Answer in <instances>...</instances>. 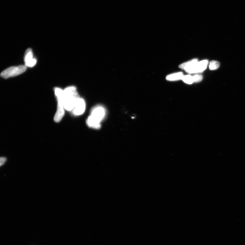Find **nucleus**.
Wrapping results in <instances>:
<instances>
[{
	"instance_id": "1",
	"label": "nucleus",
	"mask_w": 245,
	"mask_h": 245,
	"mask_svg": "<svg viewBox=\"0 0 245 245\" xmlns=\"http://www.w3.org/2000/svg\"><path fill=\"white\" fill-rule=\"evenodd\" d=\"M79 98L76 87L70 86L64 90L63 99L65 109L69 111H72Z\"/></svg>"
},
{
	"instance_id": "2",
	"label": "nucleus",
	"mask_w": 245,
	"mask_h": 245,
	"mask_svg": "<svg viewBox=\"0 0 245 245\" xmlns=\"http://www.w3.org/2000/svg\"><path fill=\"white\" fill-rule=\"evenodd\" d=\"M105 111L103 107L97 106L93 109L91 115L88 118L87 123L90 127L95 129L101 128L100 122L104 119Z\"/></svg>"
},
{
	"instance_id": "3",
	"label": "nucleus",
	"mask_w": 245,
	"mask_h": 245,
	"mask_svg": "<svg viewBox=\"0 0 245 245\" xmlns=\"http://www.w3.org/2000/svg\"><path fill=\"white\" fill-rule=\"evenodd\" d=\"M55 93L57 98L58 104L57 110L54 117V120L56 122H59L62 120L65 115V109L63 99L64 90L59 88H55Z\"/></svg>"
},
{
	"instance_id": "4",
	"label": "nucleus",
	"mask_w": 245,
	"mask_h": 245,
	"mask_svg": "<svg viewBox=\"0 0 245 245\" xmlns=\"http://www.w3.org/2000/svg\"><path fill=\"white\" fill-rule=\"evenodd\" d=\"M26 69L27 66L25 65L10 67L3 71L1 76L3 78L7 79L19 76L24 73Z\"/></svg>"
},
{
	"instance_id": "5",
	"label": "nucleus",
	"mask_w": 245,
	"mask_h": 245,
	"mask_svg": "<svg viewBox=\"0 0 245 245\" xmlns=\"http://www.w3.org/2000/svg\"><path fill=\"white\" fill-rule=\"evenodd\" d=\"M208 64L207 60H204L197 62L192 68L187 72L190 74L199 73L203 72L207 68Z\"/></svg>"
},
{
	"instance_id": "6",
	"label": "nucleus",
	"mask_w": 245,
	"mask_h": 245,
	"mask_svg": "<svg viewBox=\"0 0 245 245\" xmlns=\"http://www.w3.org/2000/svg\"><path fill=\"white\" fill-rule=\"evenodd\" d=\"M24 62L26 66L33 67L36 65L37 60L34 58L32 50L30 49L27 50L25 54Z\"/></svg>"
},
{
	"instance_id": "7",
	"label": "nucleus",
	"mask_w": 245,
	"mask_h": 245,
	"mask_svg": "<svg viewBox=\"0 0 245 245\" xmlns=\"http://www.w3.org/2000/svg\"><path fill=\"white\" fill-rule=\"evenodd\" d=\"M86 108V104L82 98H79L72 111L75 115L80 116L83 113Z\"/></svg>"
},
{
	"instance_id": "8",
	"label": "nucleus",
	"mask_w": 245,
	"mask_h": 245,
	"mask_svg": "<svg viewBox=\"0 0 245 245\" xmlns=\"http://www.w3.org/2000/svg\"><path fill=\"white\" fill-rule=\"evenodd\" d=\"M197 62H198V60L197 59H194L190 61L181 64L180 65L179 67L180 69L185 70L187 72L188 70L192 68L193 66Z\"/></svg>"
},
{
	"instance_id": "9",
	"label": "nucleus",
	"mask_w": 245,
	"mask_h": 245,
	"mask_svg": "<svg viewBox=\"0 0 245 245\" xmlns=\"http://www.w3.org/2000/svg\"><path fill=\"white\" fill-rule=\"evenodd\" d=\"M184 75L182 72H178L169 75L166 77L168 81H178L182 79Z\"/></svg>"
},
{
	"instance_id": "10",
	"label": "nucleus",
	"mask_w": 245,
	"mask_h": 245,
	"mask_svg": "<svg viewBox=\"0 0 245 245\" xmlns=\"http://www.w3.org/2000/svg\"><path fill=\"white\" fill-rule=\"evenodd\" d=\"M220 63L217 61L213 60L210 62L209 65V68L211 70H215L219 68Z\"/></svg>"
},
{
	"instance_id": "11",
	"label": "nucleus",
	"mask_w": 245,
	"mask_h": 245,
	"mask_svg": "<svg viewBox=\"0 0 245 245\" xmlns=\"http://www.w3.org/2000/svg\"><path fill=\"white\" fill-rule=\"evenodd\" d=\"M182 80L185 83L188 84H191L194 82L193 77L190 75L184 76Z\"/></svg>"
},
{
	"instance_id": "12",
	"label": "nucleus",
	"mask_w": 245,
	"mask_h": 245,
	"mask_svg": "<svg viewBox=\"0 0 245 245\" xmlns=\"http://www.w3.org/2000/svg\"><path fill=\"white\" fill-rule=\"evenodd\" d=\"M192 77L194 82H199L201 81L203 79V76L201 75H195Z\"/></svg>"
},
{
	"instance_id": "13",
	"label": "nucleus",
	"mask_w": 245,
	"mask_h": 245,
	"mask_svg": "<svg viewBox=\"0 0 245 245\" xmlns=\"http://www.w3.org/2000/svg\"><path fill=\"white\" fill-rule=\"evenodd\" d=\"M6 160V159L5 157H3L1 158V163H0V165H1V166L2 165L4 164Z\"/></svg>"
}]
</instances>
